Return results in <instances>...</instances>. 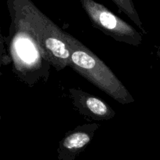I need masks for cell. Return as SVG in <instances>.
Listing matches in <instances>:
<instances>
[{
    "label": "cell",
    "instance_id": "cell-7",
    "mask_svg": "<svg viewBox=\"0 0 160 160\" xmlns=\"http://www.w3.org/2000/svg\"><path fill=\"white\" fill-rule=\"evenodd\" d=\"M111 1L118 7L120 12L127 15L143 33L147 34L132 0H111Z\"/></svg>",
    "mask_w": 160,
    "mask_h": 160
},
{
    "label": "cell",
    "instance_id": "cell-1",
    "mask_svg": "<svg viewBox=\"0 0 160 160\" xmlns=\"http://www.w3.org/2000/svg\"><path fill=\"white\" fill-rule=\"evenodd\" d=\"M10 50L13 70L21 81L31 87L47 82L51 64L27 23L13 7Z\"/></svg>",
    "mask_w": 160,
    "mask_h": 160
},
{
    "label": "cell",
    "instance_id": "cell-5",
    "mask_svg": "<svg viewBox=\"0 0 160 160\" xmlns=\"http://www.w3.org/2000/svg\"><path fill=\"white\" fill-rule=\"evenodd\" d=\"M100 126L98 123H86L67 132L60 141L58 148L59 160H75L90 144Z\"/></svg>",
    "mask_w": 160,
    "mask_h": 160
},
{
    "label": "cell",
    "instance_id": "cell-4",
    "mask_svg": "<svg viewBox=\"0 0 160 160\" xmlns=\"http://www.w3.org/2000/svg\"><path fill=\"white\" fill-rule=\"evenodd\" d=\"M92 25L119 42L138 46L142 43V34L131 24L112 13L110 10L94 0H79Z\"/></svg>",
    "mask_w": 160,
    "mask_h": 160
},
{
    "label": "cell",
    "instance_id": "cell-6",
    "mask_svg": "<svg viewBox=\"0 0 160 160\" xmlns=\"http://www.w3.org/2000/svg\"><path fill=\"white\" fill-rule=\"evenodd\" d=\"M74 107L83 116L104 121L115 117V112L101 98L79 89H69Z\"/></svg>",
    "mask_w": 160,
    "mask_h": 160
},
{
    "label": "cell",
    "instance_id": "cell-8",
    "mask_svg": "<svg viewBox=\"0 0 160 160\" xmlns=\"http://www.w3.org/2000/svg\"><path fill=\"white\" fill-rule=\"evenodd\" d=\"M157 55H158V59H159V61H160V47H158V50H157Z\"/></svg>",
    "mask_w": 160,
    "mask_h": 160
},
{
    "label": "cell",
    "instance_id": "cell-3",
    "mask_svg": "<svg viewBox=\"0 0 160 160\" xmlns=\"http://www.w3.org/2000/svg\"><path fill=\"white\" fill-rule=\"evenodd\" d=\"M12 7L27 23L52 67L58 72L68 67L71 54L66 32L40 11L32 0H13Z\"/></svg>",
    "mask_w": 160,
    "mask_h": 160
},
{
    "label": "cell",
    "instance_id": "cell-2",
    "mask_svg": "<svg viewBox=\"0 0 160 160\" xmlns=\"http://www.w3.org/2000/svg\"><path fill=\"white\" fill-rule=\"evenodd\" d=\"M65 38L71 54L68 67L120 104L134 101L130 91L104 61L68 32Z\"/></svg>",
    "mask_w": 160,
    "mask_h": 160
}]
</instances>
